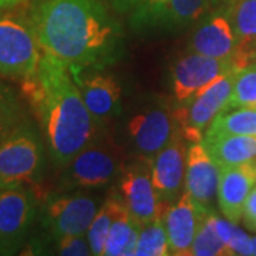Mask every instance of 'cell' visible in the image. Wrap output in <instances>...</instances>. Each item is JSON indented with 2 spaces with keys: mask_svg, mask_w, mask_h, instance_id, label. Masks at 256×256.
I'll list each match as a JSON object with an SVG mask.
<instances>
[{
  "mask_svg": "<svg viewBox=\"0 0 256 256\" xmlns=\"http://www.w3.org/2000/svg\"><path fill=\"white\" fill-rule=\"evenodd\" d=\"M225 9L240 44H256V0H229Z\"/></svg>",
  "mask_w": 256,
  "mask_h": 256,
  "instance_id": "24",
  "label": "cell"
},
{
  "mask_svg": "<svg viewBox=\"0 0 256 256\" xmlns=\"http://www.w3.org/2000/svg\"><path fill=\"white\" fill-rule=\"evenodd\" d=\"M242 44L225 6L212 9L200 20L190 40V52L216 58H234L239 67Z\"/></svg>",
  "mask_w": 256,
  "mask_h": 256,
  "instance_id": "14",
  "label": "cell"
},
{
  "mask_svg": "<svg viewBox=\"0 0 256 256\" xmlns=\"http://www.w3.org/2000/svg\"><path fill=\"white\" fill-rule=\"evenodd\" d=\"M232 108H256V62L238 68L229 100Z\"/></svg>",
  "mask_w": 256,
  "mask_h": 256,
  "instance_id": "26",
  "label": "cell"
},
{
  "mask_svg": "<svg viewBox=\"0 0 256 256\" xmlns=\"http://www.w3.org/2000/svg\"><path fill=\"white\" fill-rule=\"evenodd\" d=\"M255 186L256 164L222 166L216 201L224 218L239 224L245 202Z\"/></svg>",
  "mask_w": 256,
  "mask_h": 256,
  "instance_id": "18",
  "label": "cell"
},
{
  "mask_svg": "<svg viewBox=\"0 0 256 256\" xmlns=\"http://www.w3.org/2000/svg\"><path fill=\"white\" fill-rule=\"evenodd\" d=\"M28 0H0V12L2 10H9L14 9L18 6H22Z\"/></svg>",
  "mask_w": 256,
  "mask_h": 256,
  "instance_id": "32",
  "label": "cell"
},
{
  "mask_svg": "<svg viewBox=\"0 0 256 256\" xmlns=\"http://www.w3.org/2000/svg\"><path fill=\"white\" fill-rule=\"evenodd\" d=\"M24 84L56 165L64 166L96 140L92 118L70 70L43 53L40 66Z\"/></svg>",
  "mask_w": 256,
  "mask_h": 256,
  "instance_id": "2",
  "label": "cell"
},
{
  "mask_svg": "<svg viewBox=\"0 0 256 256\" xmlns=\"http://www.w3.org/2000/svg\"><path fill=\"white\" fill-rule=\"evenodd\" d=\"M77 82L86 107L92 118L101 126L121 110V87L118 82L108 74H86L82 72H70Z\"/></svg>",
  "mask_w": 256,
  "mask_h": 256,
  "instance_id": "17",
  "label": "cell"
},
{
  "mask_svg": "<svg viewBox=\"0 0 256 256\" xmlns=\"http://www.w3.org/2000/svg\"><path fill=\"white\" fill-rule=\"evenodd\" d=\"M205 210L208 208L201 206L186 191H184L182 195L166 208L164 222L171 255H191L192 244Z\"/></svg>",
  "mask_w": 256,
  "mask_h": 256,
  "instance_id": "16",
  "label": "cell"
},
{
  "mask_svg": "<svg viewBox=\"0 0 256 256\" xmlns=\"http://www.w3.org/2000/svg\"><path fill=\"white\" fill-rule=\"evenodd\" d=\"M97 196L68 191L48 196L42 210V225L53 240L68 235H87L100 208Z\"/></svg>",
  "mask_w": 256,
  "mask_h": 256,
  "instance_id": "8",
  "label": "cell"
},
{
  "mask_svg": "<svg viewBox=\"0 0 256 256\" xmlns=\"http://www.w3.org/2000/svg\"><path fill=\"white\" fill-rule=\"evenodd\" d=\"M188 140L180 131L166 146L152 156L148 164L152 182L165 206L172 205L185 191Z\"/></svg>",
  "mask_w": 256,
  "mask_h": 256,
  "instance_id": "12",
  "label": "cell"
},
{
  "mask_svg": "<svg viewBox=\"0 0 256 256\" xmlns=\"http://www.w3.org/2000/svg\"><path fill=\"white\" fill-rule=\"evenodd\" d=\"M252 244H254V255H256V236L252 238Z\"/></svg>",
  "mask_w": 256,
  "mask_h": 256,
  "instance_id": "34",
  "label": "cell"
},
{
  "mask_svg": "<svg viewBox=\"0 0 256 256\" xmlns=\"http://www.w3.org/2000/svg\"><path fill=\"white\" fill-rule=\"evenodd\" d=\"M23 122V110L16 96L8 86L0 82V142H3Z\"/></svg>",
  "mask_w": 256,
  "mask_h": 256,
  "instance_id": "27",
  "label": "cell"
},
{
  "mask_svg": "<svg viewBox=\"0 0 256 256\" xmlns=\"http://www.w3.org/2000/svg\"><path fill=\"white\" fill-rule=\"evenodd\" d=\"M250 136L256 137V108H232L212 121L204 136Z\"/></svg>",
  "mask_w": 256,
  "mask_h": 256,
  "instance_id": "22",
  "label": "cell"
},
{
  "mask_svg": "<svg viewBox=\"0 0 256 256\" xmlns=\"http://www.w3.org/2000/svg\"><path fill=\"white\" fill-rule=\"evenodd\" d=\"M229 0H212V9L215 8H220V6H226Z\"/></svg>",
  "mask_w": 256,
  "mask_h": 256,
  "instance_id": "33",
  "label": "cell"
},
{
  "mask_svg": "<svg viewBox=\"0 0 256 256\" xmlns=\"http://www.w3.org/2000/svg\"><path fill=\"white\" fill-rule=\"evenodd\" d=\"M36 218V200L24 186L0 190V256L18 254Z\"/></svg>",
  "mask_w": 256,
  "mask_h": 256,
  "instance_id": "9",
  "label": "cell"
},
{
  "mask_svg": "<svg viewBox=\"0 0 256 256\" xmlns=\"http://www.w3.org/2000/svg\"><path fill=\"white\" fill-rule=\"evenodd\" d=\"M28 20L43 53L70 72L114 63L122 28L100 0H34Z\"/></svg>",
  "mask_w": 256,
  "mask_h": 256,
  "instance_id": "1",
  "label": "cell"
},
{
  "mask_svg": "<svg viewBox=\"0 0 256 256\" xmlns=\"http://www.w3.org/2000/svg\"><path fill=\"white\" fill-rule=\"evenodd\" d=\"M238 68L224 74L194 96L191 100L180 104V108L175 111V117L180 122L184 137L190 142L202 141L212 121L224 111L229 110V100Z\"/></svg>",
  "mask_w": 256,
  "mask_h": 256,
  "instance_id": "7",
  "label": "cell"
},
{
  "mask_svg": "<svg viewBox=\"0 0 256 256\" xmlns=\"http://www.w3.org/2000/svg\"><path fill=\"white\" fill-rule=\"evenodd\" d=\"M212 10V0H146L128 16L137 34L174 33L200 22Z\"/></svg>",
  "mask_w": 256,
  "mask_h": 256,
  "instance_id": "5",
  "label": "cell"
},
{
  "mask_svg": "<svg viewBox=\"0 0 256 256\" xmlns=\"http://www.w3.org/2000/svg\"><path fill=\"white\" fill-rule=\"evenodd\" d=\"M124 166L114 146L97 138L63 166L60 190H100L121 176Z\"/></svg>",
  "mask_w": 256,
  "mask_h": 256,
  "instance_id": "4",
  "label": "cell"
},
{
  "mask_svg": "<svg viewBox=\"0 0 256 256\" xmlns=\"http://www.w3.org/2000/svg\"><path fill=\"white\" fill-rule=\"evenodd\" d=\"M238 67L234 58H216L190 52L180 57L171 67L174 97L178 104H184L224 74Z\"/></svg>",
  "mask_w": 256,
  "mask_h": 256,
  "instance_id": "10",
  "label": "cell"
},
{
  "mask_svg": "<svg viewBox=\"0 0 256 256\" xmlns=\"http://www.w3.org/2000/svg\"><path fill=\"white\" fill-rule=\"evenodd\" d=\"M42 57L30 20L0 14V76L28 78L37 72Z\"/></svg>",
  "mask_w": 256,
  "mask_h": 256,
  "instance_id": "6",
  "label": "cell"
},
{
  "mask_svg": "<svg viewBox=\"0 0 256 256\" xmlns=\"http://www.w3.org/2000/svg\"><path fill=\"white\" fill-rule=\"evenodd\" d=\"M118 192L128 212L140 225L164 216L168 208L156 194L150 164L146 160L124 168L120 176Z\"/></svg>",
  "mask_w": 256,
  "mask_h": 256,
  "instance_id": "13",
  "label": "cell"
},
{
  "mask_svg": "<svg viewBox=\"0 0 256 256\" xmlns=\"http://www.w3.org/2000/svg\"><path fill=\"white\" fill-rule=\"evenodd\" d=\"M181 131L175 112L151 106L134 114L127 124L130 142L142 160L150 161Z\"/></svg>",
  "mask_w": 256,
  "mask_h": 256,
  "instance_id": "11",
  "label": "cell"
},
{
  "mask_svg": "<svg viewBox=\"0 0 256 256\" xmlns=\"http://www.w3.org/2000/svg\"><path fill=\"white\" fill-rule=\"evenodd\" d=\"M215 212L205 210L202 214L201 224L191 248L192 256H228L232 250L220 236L215 226Z\"/></svg>",
  "mask_w": 256,
  "mask_h": 256,
  "instance_id": "23",
  "label": "cell"
},
{
  "mask_svg": "<svg viewBox=\"0 0 256 256\" xmlns=\"http://www.w3.org/2000/svg\"><path fill=\"white\" fill-rule=\"evenodd\" d=\"M111 10L118 14H130L134 9H137L146 0H104Z\"/></svg>",
  "mask_w": 256,
  "mask_h": 256,
  "instance_id": "31",
  "label": "cell"
},
{
  "mask_svg": "<svg viewBox=\"0 0 256 256\" xmlns=\"http://www.w3.org/2000/svg\"><path fill=\"white\" fill-rule=\"evenodd\" d=\"M238 224H234L226 218L222 220L218 215H215V226L220 234L222 240L228 245L232 250V255H254V244L252 238L236 226Z\"/></svg>",
  "mask_w": 256,
  "mask_h": 256,
  "instance_id": "28",
  "label": "cell"
},
{
  "mask_svg": "<svg viewBox=\"0 0 256 256\" xmlns=\"http://www.w3.org/2000/svg\"><path fill=\"white\" fill-rule=\"evenodd\" d=\"M242 220H244V224L246 225V228L256 232V186L249 194L246 202H245Z\"/></svg>",
  "mask_w": 256,
  "mask_h": 256,
  "instance_id": "30",
  "label": "cell"
},
{
  "mask_svg": "<svg viewBox=\"0 0 256 256\" xmlns=\"http://www.w3.org/2000/svg\"><path fill=\"white\" fill-rule=\"evenodd\" d=\"M43 166L44 146L32 124L23 122L0 142V190L36 182Z\"/></svg>",
  "mask_w": 256,
  "mask_h": 256,
  "instance_id": "3",
  "label": "cell"
},
{
  "mask_svg": "<svg viewBox=\"0 0 256 256\" xmlns=\"http://www.w3.org/2000/svg\"><path fill=\"white\" fill-rule=\"evenodd\" d=\"M141 225L134 216L128 212L122 210L120 216L112 224L108 236L104 245V256H132L137 246L138 234Z\"/></svg>",
  "mask_w": 256,
  "mask_h": 256,
  "instance_id": "21",
  "label": "cell"
},
{
  "mask_svg": "<svg viewBox=\"0 0 256 256\" xmlns=\"http://www.w3.org/2000/svg\"><path fill=\"white\" fill-rule=\"evenodd\" d=\"M126 208L127 206L122 201L120 192L117 191L116 194H110L101 204L90 228L87 230V239H88V244L92 248V255L102 256L104 245H106L111 226L120 216V214Z\"/></svg>",
  "mask_w": 256,
  "mask_h": 256,
  "instance_id": "20",
  "label": "cell"
},
{
  "mask_svg": "<svg viewBox=\"0 0 256 256\" xmlns=\"http://www.w3.org/2000/svg\"><path fill=\"white\" fill-rule=\"evenodd\" d=\"M220 166L202 141L190 142L186 154L185 191L204 208L210 210L218 198Z\"/></svg>",
  "mask_w": 256,
  "mask_h": 256,
  "instance_id": "15",
  "label": "cell"
},
{
  "mask_svg": "<svg viewBox=\"0 0 256 256\" xmlns=\"http://www.w3.org/2000/svg\"><path fill=\"white\" fill-rule=\"evenodd\" d=\"M171 255L164 216L141 225L134 256H168Z\"/></svg>",
  "mask_w": 256,
  "mask_h": 256,
  "instance_id": "25",
  "label": "cell"
},
{
  "mask_svg": "<svg viewBox=\"0 0 256 256\" xmlns=\"http://www.w3.org/2000/svg\"><path fill=\"white\" fill-rule=\"evenodd\" d=\"M202 142L220 166L256 164V137L250 136H204Z\"/></svg>",
  "mask_w": 256,
  "mask_h": 256,
  "instance_id": "19",
  "label": "cell"
},
{
  "mask_svg": "<svg viewBox=\"0 0 256 256\" xmlns=\"http://www.w3.org/2000/svg\"><path fill=\"white\" fill-rule=\"evenodd\" d=\"M54 250L62 256H88L92 255L87 235H68L54 239Z\"/></svg>",
  "mask_w": 256,
  "mask_h": 256,
  "instance_id": "29",
  "label": "cell"
}]
</instances>
